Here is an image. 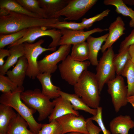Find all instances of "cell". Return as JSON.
Instances as JSON below:
<instances>
[{
  "instance_id": "7a4b0ae2",
  "label": "cell",
  "mask_w": 134,
  "mask_h": 134,
  "mask_svg": "<svg viewBox=\"0 0 134 134\" xmlns=\"http://www.w3.org/2000/svg\"><path fill=\"white\" fill-rule=\"evenodd\" d=\"M73 86L75 94L88 106L95 109L99 107L100 93L95 74L87 70L84 71Z\"/></svg>"
},
{
  "instance_id": "7c38bea8",
  "label": "cell",
  "mask_w": 134,
  "mask_h": 134,
  "mask_svg": "<svg viewBox=\"0 0 134 134\" xmlns=\"http://www.w3.org/2000/svg\"><path fill=\"white\" fill-rule=\"evenodd\" d=\"M60 124L62 134L71 132H78L89 134L87 130L86 119L82 115L77 116L69 113L56 119Z\"/></svg>"
},
{
  "instance_id": "8d00e7d4",
  "label": "cell",
  "mask_w": 134,
  "mask_h": 134,
  "mask_svg": "<svg viewBox=\"0 0 134 134\" xmlns=\"http://www.w3.org/2000/svg\"><path fill=\"white\" fill-rule=\"evenodd\" d=\"M134 28L130 34L121 42L118 53L125 51L128 49L130 46L134 44Z\"/></svg>"
},
{
  "instance_id": "7402d4cb",
  "label": "cell",
  "mask_w": 134,
  "mask_h": 134,
  "mask_svg": "<svg viewBox=\"0 0 134 134\" xmlns=\"http://www.w3.org/2000/svg\"><path fill=\"white\" fill-rule=\"evenodd\" d=\"M60 96L69 101L71 104L74 110H80L88 112L93 116L96 115L97 109L91 108L88 106L80 97L75 94H70L64 92L60 90L58 91Z\"/></svg>"
},
{
  "instance_id": "484cf974",
  "label": "cell",
  "mask_w": 134,
  "mask_h": 134,
  "mask_svg": "<svg viewBox=\"0 0 134 134\" xmlns=\"http://www.w3.org/2000/svg\"><path fill=\"white\" fill-rule=\"evenodd\" d=\"M0 8H4L11 12L27 15L33 17L41 18L37 15L29 12L16 0H0Z\"/></svg>"
},
{
  "instance_id": "9a60e30c",
  "label": "cell",
  "mask_w": 134,
  "mask_h": 134,
  "mask_svg": "<svg viewBox=\"0 0 134 134\" xmlns=\"http://www.w3.org/2000/svg\"><path fill=\"white\" fill-rule=\"evenodd\" d=\"M53 101L54 102V106L48 117L49 122L69 113L77 116H79V112L74 109L70 102L65 98L60 96Z\"/></svg>"
},
{
  "instance_id": "52a82bcc",
  "label": "cell",
  "mask_w": 134,
  "mask_h": 134,
  "mask_svg": "<svg viewBox=\"0 0 134 134\" xmlns=\"http://www.w3.org/2000/svg\"><path fill=\"white\" fill-rule=\"evenodd\" d=\"M44 41V40L41 39L33 43L27 42L23 43L24 56L28 64L26 76L32 79H35L39 73L37 60L39 56L46 51H55L56 50V48H46L42 47L41 45Z\"/></svg>"
},
{
  "instance_id": "5bb4252c",
  "label": "cell",
  "mask_w": 134,
  "mask_h": 134,
  "mask_svg": "<svg viewBox=\"0 0 134 134\" xmlns=\"http://www.w3.org/2000/svg\"><path fill=\"white\" fill-rule=\"evenodd\" d=\"M125 24L121 17L118 16L115 20L110 24L109 28L108 35L101 50L103 53L113 44L125 33Z\"/></svg>"
},
{
  "instance_id": "f1b7e54d",
  "label": "cell",
  "mask_w": 134,
  "mask_h": 134,
  "mask_svg": "<svg viewBox=\"0 0 134 134\" xmlns=\"http://www.w3.org/2000/svg\"><path fill=\"white\" fill-rule=\"evenodd\" d=\"M121 75L126 77L128 85L127 98L134 95V64L130 60L126 65Z\"/></svg>"
},
{
  "instance_id": "3957f363",
  "label": "cell",
  "mask_w": 134,
  "mask_h": 134,
  "mask_svg": "<svg viewBox=\"0 0 134 134\" xmlns=\"http://www.w3.org/2000/svg\"><path fill=\"white\" fill-rule=\"evenodd\" d=\"M24 91L22 86L18 87L12 92L2 93L0 97V103L15 110L27 122L30 130L35 134H38L42 124L37 122L34 118L33 114L36 111L28 107L21 99V94Z\"/></svg>"
},
{
  "instance_id": "4316f807",
  "label": "cell",
  "mask_w": 134,
  "mask_h": 134,
  "mask_svg": "<svg viewBox=\"0 0 134 134\" xmlns=\"http://www.w3.org/2000/svg\"><path fill=\"white\" fill-rule=\"evenodd\" d=\"M70 55L72 59L78 61L82 62L89 59V50L87 42L73 45Z\"/></svg>"
},
{
  "instance_id": "f546056e",
  "label": "cell",
  "mask_w": 134,
  "mask_h": 134,
  "mask_svg": "<svg viewBox=\"0 0 134 134\" xmlns=\"http://www.w3.org/2000/svg\"><path fill=\"white\" fill-rule=\"evenodd\" d=\"M26 10L39 16L42 18L47 19L44 10L39 5L38 0H16Z\"/></svg>"
},
{
  "instance_id": "4dcf8cb0",
  "label": "cell",
  "mask_w": 134,
  "mask_h": 134,
  "mask_svg": "<svg viewBox=\"0 0 134 134\" xmlns=\"http://www.w3.org/2000/svg\"><path fill=\"white\" fill-rule=\"evenodd\" d=\"M28 29L8 34H0V49L14 43L22 38L26 34Z\"/></svg>"
},
{
  "instance_id": "603a6c76",
  "label": "cell",
  "mask_w": 134,
  "mask_h": 134,
  "mask_svg": "<svg viewBox=\"0 0 134 134\" xmlns=\"http://www.w3.org/2000/svg\"><path fill=\"white\" fill-rule=\"evenodd\" d=\"M17 115V113H16L12 107L0 103V134H6L10 122Z\"/></svg>"
},
{
  "instance_id": "f35d334b",
  "label": "cell",
  "mask_w": 134,
  "mask_h": 134,
  "mask_svg": "<svg viewBox=\"0 0 134 134\" xmlns=\"http://www.w3.org/2000/svg\"><path fill=\"white\" fill-rule=\"evenodd\" d=\"M10 55L9 50L4 48L0 49V67L3 66L5 63L4 58Z\"/></svg>"
},
{
  "instance_id": "8992f818",
  "label": "cell",
  "mask_w": 134,
  "mask_h": 134,
  "mask_svg": "<svg viewBox=\"0 0 134 134\" xmlns=\"http://www.w3.org/2000/svg\"><path fill=\"white\" fill-rule=\"evenodd\" d=\"M91 63L89 61L81 62L71 58L69 55L58 67L62 78L74 86L82 72L87 70Z\"/></svg>"
},
{
  "instance_id": "30bf717a",
  "label": "cell",
  "mask_w": 134,
  "mask_h": 134,
  "mask_svg": "<svg viewBox=\"0 0 134 134\" xmlns=\"http://www.w3.org/2000/svg\"><path fill=\"white\" fill-rule=\"evenodd\" d=\"M107 84L108 93L111 96L115 111L117 113L128 103L127 86L121 75H117Z\"/></svg>"
},
{
  "instance_id": "ac0fdd59",
  "label": "cell",
  "mask_w": 134,
  "mask_h": 134,
  "mask_svg": "<svg viewBox=\"0 0 134 134\" xmlns=\"http://www.w3.org/2000/svg\"><path fill=\"white\" fill-rule=\"evenodd\" d=\"M51 77V74L44 72L39 73L36 78L41 84L42 93L50 99H55L60 96L58 91L61 89L53 84Z\"/></svg>"
},
{
  "instance_id": "b9f144b4",
  "label": "cell",
  "mask_w": 134,
  "mask_h": 134,
  "mask_svg": "<svg viewBox=\"0 0 134 134\" xmlns=\"http://www.w3.org/2000/svg\"><path fill=\"white\" fill-rule=\"evenodd\" d=\"M123 1L125 4L131 5H134V0H123Z\"/></svg>"
},
{
  "instance_id": "ffe728a7",
  "label": "cell",
  "mask_w": 134,
  "mask_h": 134,
  "mask_svg": "<svg viewBox=\"0 0 134 134\" xmlns=\"http://www.w3.org/2000/svg\"><path fill=\"white\" fill-rule=\"evenodd\" d=\"M44 11L47 19L54 18L56 14L67 4L69 0H38Z\"/></svg>"
},
{
  "instance_id": "d6a6232c",
  "label": "cell",
  "mask_w": 134,
  "mask_h": 134,
  "mask_svg": "<svg viewBox=\"0 0 134 134\" xmlns=\"http://www.w3.org/2000/svg\"><path fill=\"white\" fill-rule=\"evenodd\" d=\"M52 28L61 30L66 29L75 30H84L85 29L80 23L66 21H57L52 26Z\"/></svg>"
},
{
  "instance_id": "836d02e7",
  "label": "cell",
  "mask_w": 134,
  "mask_h": 134,
  "mask_svg": "<svg viewBox=\"0 0 134 134\" xmlns=\"http://www.w3.org/2000/svg\"><path fill=\"white\" fill-rule=\"evenodd\" d=\"M18 87L7 76L0 75V91L3 93L12 92Z\"/></svg>"
},
{
  "instance_id": "ba28073f",
  "label": "cell",
  "mask_w": 134,
  "mask_h": 134,
  "mask_svg": "<svg viewBox=\"0 0 134 134\" xmlns=\"http://www.w3.org/2000/svg\"><path fill=\"white\" fill-rule=\"evenodd\" d=\"M48 28L43 26H37L28 29L27 32L20 39L8 47H11L27 42L33 43L38 38L45 36H49L52 41L49 46V48H56L59 46V42L62 35L60 30L55 28L47 30Z\"/></svg>"
},
{
  "instance_id": "6da1fadb",
  "label": "cell",
  "mask_w": 134,
  "mask_h": 134,
  "mask_svg": "<svg viewBox=\"0 0 134 134\" xmlns=\"http://www.w3.org/2000/svg\"><path fill=\"white\" fill-rule=\"evenodd\" d=\"M59 18L41 19L11 12L0 17V34H8L31 28L43 26L52 28Z\"/></svg>"
},
{
  "instance_id": "cb8c5ba5",
  "label": "cell",
  "mask_w": 134,
  "mask_h": 134,
  "mask_svg": "<svg viewBox=\"0 0 134 134\" xmlns=\"http://www.w3.org/2000/svg\"><path fill=\"white\" fill-rule=\"evenodd\" d=\"M28 126L26 121L17 113L10 122L6 134H35L28 129Z\"/></svg>"
},
{
  "instance_id": "2e32d148",
  "label": "cell",
  "mask_w": 134,
  "mask_h": 134,
  "mask_svg": "<svg viewBox=\"0 0 134 134\" xmlns=\"http://www.w3.org/2000/svg\"><path fill=\"white\" fill-rule=\"evenodd\" d=\"M28 67L27 60L24 56H23L19 58L12 70H8L6 74L18 87L21 86L26 76Z\"/></svg>"
},
{
  "instance_id": "60d3db41",
  "label": "cell",
  "mask_w": 134,
  "mask_h": 134,
  "mask_svg": "<svg viewBox=\"0 0 134 134\" xmlns=\"http://www.w3.org/2000/svg\"><path fill=\"white\" fill-rule=\"evenodd\" d=\"M128 102L130 103L134 108V95L127 98Z\"/></svg>"
},
{
  "instance_id": "8fae6325",
  "label": "cell",
  "mask_w": 134,
  "mask_h": 134,
  "mask_svg": "<svg viewBox=\"0 0 134 134\" xmlns=\"http://www.w3.org/2000/svg\"><path fill=\"white\" fill-rule=\"evenodd\" d=\"M71 45H63L52 53L46 55L42 59L38 61V68L40 73H54L58 67L57 64L65 60L69 55Z\"/></svg>"
},
{
  "instance_id": "e0dca14e",
  "label": "cell",
  "mask_w": 134,
  "mask_h": 134,
  "mask_svg": "<svg viewBox=\"0 0 134 134\" xmlns=\"http://www.w3.org/2000/svg\"><path fill=\"white\" fill-rule=\"evenodd\" d=\"M109 125L112 134H128L134 128V121L129 115H120L112 119Z\"/></svg>"
},
{
  "instance_id": "277c9868",
  "label": "cell",
  "mask_w": 134,
  "mask_h": 134,
  "mask_svg": "<svg viewBox=\"0 0 134 134\" xmlns=\"http://www.w3.org/2000/svg\"><path fill=\"white\" fill-rule=\"evenodd\" d=\"M20 98L28 107L38 111L37 119L39 121L48 117L54 106L53 101H51L50 99L38 88L24 91L21 93Z\"/></svg>"
},
{
  "instance_id": "74e56055",
  "label": "cell",
  "mask_w": 134,
  "mask_h": 134,
  "mask_svg": "<svg viewBox=\"0 0 134 134\" xmlns=\"http://www.w3.org/2000/svg\"><path fill=\"white\" fill-rule=\"evenodd\" d=\"M86 126L89 134H99L101 130L100 127L95 125L90 117L86 119Z\"/></svg>"
},
{
  "instance_id": "1f68e13d",
  "label": "cell",
  "mask_w": 134,
  "mask_h": 134,
  "mask_svg": "<svg viewBox=\"0 0 134 134\" xmlns=\"http://www.w3.org/2000/svg\"><path fill=\"white\" fill-rule=\"evenodd\" d=\"M38 134H62V127L56 120L48 124H42Z\"/></svg>"
},
{
  "instance_id": "5b68a950",
  "label": "cell",
  "mask_w": 134,
  "mask_h": 134,
  "mask_svg": "<svg viewBox=\"0 0 134 134\" xmlns=\"http://www.w3.org/2000/svg\"><path fill=\"white\" fill-rule=\"evenodd\" d=\"M115 54L112 47L103 53L96 66V76L98 81L100 92L105 84L116 77V71L113 60Z\"/></svg>"
},
{
  "instance_id": "d6986e66",
  "label": "cell",
  "mask_w": 134,
  "mask_h": 134,
  "mask_svg": "<svg viewBox=\"0 0 134 134\" xmlns=\"http://www.w3.org/2000/svg\"><path fill=\"white\" fill-rule=\"evenodd\" d=\"M108 35L107 33L98 37H94L91 35L87 39L89 50V60L91 64L94 66H97L98 61V53L101 48V45L105 41Z\"/></svg>"
},
{
  "instance_id": "9c48e42d",
  "label": "cell",
  "mask_w": 134,
  "mask_h": 134,
  "mask_svg": "<svg viewBox=\"0 0 134 134\" xmlns=\"http://www.w3.org/2000/svg\"><path fill=\"white\" fill-rule=\"evenodd\" d=\"M97 0H69L67 5L57 13L54 18L61 16L64 20H76L83 16L97 3Z\"/></svg>"
},
{
  "instance_id": "83f0119b",
  "label": "cell",
  "mask_w": 134,
  "mask_h": 134,
  "mask_svg": "<svg viewBox=\"0 0 134 134\" xmlns=\"http://www.w3.org/2000/svg\"><path fill=\"white\" fill-rule=\"evenodd\" d=\"M129 48L115 55L113 60L117 75H121L128 62L131 60Z\"/></svg>"
},
{
  "instance_id": "d590c367",
  "label": "cell",
  "mask_w": 134,
  "mask_h": 134,
  "mask_svg": "<svg viewBox=\"0 0 134 134\" xmlns=\"http://www.w3.org/2000/svg\"><path fill=\"white\" fill-rule=\"evenodd\" d=\"M97 109V114L90 117L92 121H94L97 123L103 134H111L110 132L106 128L102 120V107L99 106Z\"/></svg>"
},
{
  "instance_id": "ab89813d",
  "label": "cell",
  "mask_w": 134,
  "mask_h": 134,
  "mask_svg": "<svg viewBox=\"0 0 134 134\" xmlns=\"http://www.w3.org/2000/svg\"><path fill=\"white\" fill-rule=\"evenodd\" d=\"M129 50L131 57V61L134 64V44L130 46Z\"/></svg>"
},
{
  "instance_id": "4fadbf2b",
  "label": "cell",
  "mask_w": 134,
  "mask_h": 134,
  "mask_svg": "<svg viewBox=\"0 0 134 134\" xmlns=\"http://www.w3.org/2000/svg\"><path fill=\"white\" fill-rule=\"evenodd\" d=\"M62 35L59 42V45H74L85 42L88 37L93 34L100 33L108 30V29L95 28L87 31L63 29L60 30Z\"/></svg>"
},
{
  "instance_id": "d4e9b609",
  "label": "cell",
  "mask_w": 134,
  "mask_h": 134,
  "mask_svg": "<svg viewBox=\"0 0 134 134\" xmlns=\"http://www.w3.org/2000/svg\"><path fill=\"white\" fill-rule=\"evenodd\" d=\"M103 3L105 5L114 6L116 7L115 11L117 13L130 17L131 20L129 26L131 27L134 28V10L128 7L123 0H105Z\"/></svg>"
},
{
  "instance_id": "ee69618b",
  "label": "cell",
  "mask_w": 134,
  "mask_h": 134,
  "mask_svg": "<svg viewBox=\"0 0 134 134\" xmlns=\"http://www.w3.org/2000/svg\"></svg>"
},
{
  "instance_id": "44dd1931",
  "label": "cell",
  "mask_w": 134,
  "mask_h": 134,
  "mask_svg": "<svg viewBox=\"0 0 134 134\" xmlns=\"http://www.w3.org/2000/svg\"><path fill=\"white\" fill-rule=\"evenodd\" d=\"M9 49L10 55L3 65L0 67V75H5L8 69L17 63L20 57L24 56L23 43L12 46Z\"/></svg>"
},
{
  "instance_id": "7bdbcfd3",
  "label": "cell",
  "mask_w": 134,
  "mask_h": 134,
  "mask_svg": "<svg viewBox=\"0 0 134 134\" xmlns=\"http://www.w3.org/2000/svg\"><path fill=\"white\" fill-rule=\"evenodd\" d=\"M65 134H85L80 133L78 132H71L67 133Z\"/></svg>"
},
{
  "instance_id": "e575fe53",
  "label": "cell",
  "mask_w": 134,
  "mask_h": 134,
  "mask_svg": "<svg viewBox=\"0 0 134 134\" xmlns=\"http://www.w3.org/2000/svg\"><path fill=\"white\" fill-rule=\"evenodd\" d=\"M110 11V10L107 9L93 17L88 18H83L81 23L85 29H88L92 26L94 23L101 20L107 16Z\"/></svg>"
}]
</instances>
